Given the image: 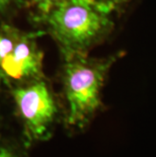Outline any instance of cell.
Instances as JSON below:
<instances>
[{"mask_svg": "<svg viewBox=\"0 0 156 157\" xmlns=\"http://www.w3.org/2000/svg\"><path fill=\"white\" fill-rule=\"evenodd\" d=\"M125 52L97 58L76 55L64 59L60 81L62 85L63 121L71 130H83L105 108L102 89L109 71Z\"/></svg>", "mask_w": 156, "mask_h": 157, "instance_id": "obj_1", "label": "cell"}, {"mask_svg": "<svg viewBox=\"0 0 156 157\" xmlns=\"http://www.w3.org/2000/svg\"><path fill=\"white\" fill-rule=\"evenodd\" d=\"M114 15L93 0H64L39 22L56 42L64 60L87 55L108 40L116 26Z\"/></svg>", "mask_w": 156, "mask_h": 157, "instance_id": "obj_2", "label": "cell"}, {"mask_svg": "<svg viewBox=\"0 0 156 157\" xmlns=\"http://www.w3.org/2000/svg\"><path fill=\"white\" fill-rule=\"evenodd\" d=\"M38 35L0 25V84L10 88L44 78Z\"/></svg>", "mask_w": 156, "mask_h": 157, "instance_id": "obj_3", "label": "cell"}, {"mask_svg": "<svg viewBox=\"0 0 156 157\" xmlns=\"http://www.w3.org/2000/svg\"><path fill=\"white\" fill-rule=\"evenodd\" d=\"M11 96L26 138L32 142L49 138L63 118V109L46 77L11 88Z\"/></svg>", "mask_w": 156, "mask_h": 157, "instance_id": "obj_4", "label": "cell"}, {"mask_svg": "<svg viewBox=\"0 0 156 157\" xmlns=\"http://www.w3.org/2000/svg\"><path fill=\"white\" fill-rule=\"evenodd\" d=\"M64 0H31V5L35 11L36 21H40L46 13Z\"/></svg>", "mask_w": 156, "mask_h": 157, "instance_id": "obj_5", "label": "cell"}, {"mask_svg": "<svg viewBox=\"0 0 156 157\" xmlns=\"http://www.w3.org/2000/svg\"><path fill=\"white\" fill-rule=\"evenodd\" d=\"M93 1L108 8V10H111L116 14V13H121L124 11L126 6L132 0H93Z\"/></svg>", "mask_w": 156, "mask_h": 157, "instance_id": "obj_6", "label": "cell"}, {"mask_svg": "<svg viewBox=\"0 0 156 157\" xmlns=\"http://www.w3.org/2000/svg\"><path fill=\"white\" fill-rule=\"evenodd\" d=\"M19 0H0V15L7 14L17 5Z\"/></svg>", "mask_w": 156, "mask_h": 157, "instance_id": "obj_7", "label": "cell"}, {"mask_svg": "<svg viewBox=\"0 0 156 157\" xmlns=\"http://www.w3.org/2000/svg\"><path fill=\"white\" fill-rule=\"evenodd\" d=\"M0 157H19V156L10 147L0 145Z\"/></svg>", "mask_w": 156, "mask_h": 157, "instance_id": "obj_8", "label": "cell"}]
</instances>
